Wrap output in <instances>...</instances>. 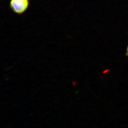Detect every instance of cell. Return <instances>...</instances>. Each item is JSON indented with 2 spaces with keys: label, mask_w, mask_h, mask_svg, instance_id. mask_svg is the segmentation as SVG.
I'll return each mask as SVG.
<instances>
[{
  "label": "cell",
  "mask_w": 128,
  "mask_h": 128,
  "mask_svg": "<svg viewBox=\"0 0 128 128\" xmlns=\"http://www.w3.org/2000/svg\"><path fill=\"white\" fill-rule=\"evenodd\" d=\"M30 0H10L9 7L14 14L22 15L29 8Z\"/></svg>",
  "instance_id": "1"
},
{
  "label": "cell",
  "mask_w": 128,
  "mask_h": 128,
  "mask_svg": "<svg viewBox=\"0 0 128 128\" xmlns=\"http://www.w3.org/2000/svg\"><path fill=\"white\" fill-rule=\"evenodd\" d=\"M125 55L126 57H128V45L127 46L126 49V52L125 53Z\"/></svg>",
  "instance_id": "2"
}]
</instances>
